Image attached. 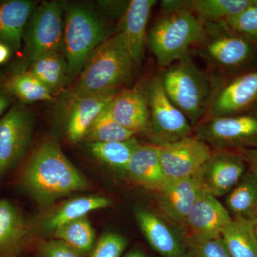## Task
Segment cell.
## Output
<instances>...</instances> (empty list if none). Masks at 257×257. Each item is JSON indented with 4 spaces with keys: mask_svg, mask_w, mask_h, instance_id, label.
<instances>
[{
    "mask_svg": "<svg viewBox=\"0 0 257 257\" xmlns=\"http://www.w3.org/2000/svg\"><path fill=\"white\" fill-rule=\"evenodd\" d=\"M21 183L44 207L88 187L87 179L53 140H46L35 149L24 167Z\"/></svg>",
    "mask_w": 257,
    "mask_h": 257,
    "instance_id": "1",
    "label": "cell"
},
{
    "mask_svg": "<svg viewBox=\"0 0 257 257\" xmlns=\"http://www.w3.org/2000/svg\"><path fill=\"white\" fill-rule=\"evenodd\" d=\"M192 52L216 79L234 77L257 67V43L234 31L225 21L204 23L202 40Z\"/></svg>",
    "mask_w": 257,
    "mask_h": 257,
    "instance_id": "2",
    "label": "cell"
},
{
    "mask_svg": "<svg viewBox=\"0 0 257 257\" xmlns=\"http://www.w3.org/2000/svg\"><path fill=\"white\" fill-rule=\"evenodd\" d=\"M135 64L124 35L119 31L93 51L69 91L86 94L119 92L131 79Z\"/></svg>",
    "mask_w": 257,
    "mask_h": 257,
    "instance_id": "3",
    "label": "cell"
},
{
    "mask_svg": "<svg viewBox=\"0 0 257 257\" xmlns=\"http://www.w3.org/2000/svg\"><path fill=\"white\" fill-rule=\"evenodd\" d=\"M192 54L162 68L159 75L166 94L194 128L207 115L216 80L197 67Z\"/></svg>",
    "mask_w": 257,
    "mask_h": 257,
    "instance_id": "4",
    "label": "cell"
},
{
    "mask_svg": "<svg viewBox=\"0 0 257 257\" xmlns=\"http://www.w3.org/2000/svg\"><path fill=\"white\" fill-rule=\"evenodd\" d=\"M204 32V23L189 10L164 13L147 33V45L165 68L192 52Z\"/></svg>",
    "mask_w": 257,
    "mask_h": 257,
    "instance_id": "5",
    "label": "cell"
},
{
    "mask_svg": "<svg viewBox=\"0 0 257 257\" xmlns=\"http://www.w3.org/2000/svg\"><path fill=\"white\" fill-rule=\"evenodd\" d=\"M111 36L109 28L91 10L80 6L66 10L62 52L69 81L79 75L93 51Z\"/></svg>",
    "mask_w": 257,
    "mask_h": 257,
    "instance_id": "6",
    "label": "cell"
},
{
    "mask_svg": "<svg viewBox=\"0 0 257 257\" xmlns=\"http://www.w3.org/2000/svg\"><path fill=\"white\" fill-rule=\"evenodd\" d=\"M141 86L150 111L147 136L150 144L163 146L192 136L194 127L166 94L159 74L147 79Z\"/></svg>",
    "mask_w": 257,
    "mask_h": 257,
    "instance_id": "7",
    "label": "cell"
},
{
    "mask_svg": "<svg viewBox=\"0 0 257 257\" xmlns=\"http://www.w3.org/2000/svg\"><path fill=\"white\" fill-rule=\"evenodd\" d=\"M193 136L212 150L239 152L257 147V104L246 110L211 118L194 128Z\"/></svg>",
    "mask_w": 257,
    "mask_h": 257,
    "instance_id": "8",
    "label": "cell"
},
{
    "mask_svg": "<svg viewBox=\"0 0 257 257\" xmlns=\"http://www.w3.org/2000/svg\"><path fill=\"white\" fill-rule=\"evenodd\" d=\"M34 128L33 113L20 101L0 119V178L25 156L31 145Z\"/></svg>",
    "mask_w": 257,
    "mask_h": 257,
    "instance_id": "9",
    "label": "cell"
},
{
    "mask_svg": "<svg viewBox=\"0 0 257 257\" xmlns=\"http://www.w3.org/2000/svg\"><path fill=\"white\" fill-rule=\"evenodd\" d=\"M64 29L62 7L58 2H43L35 8L23 35L29 60L49 52H62Z\"/></svg>",
    "mask_w": 257,
    "mask_h": 257,
    "instance_id": "10",
    "label": "cell"
},
{
    "mask_svg": "<svg viewBox=\"0 0 257 257\" xmlns=\"http://www.w3.org/2000/svg\"><path fill=\"white\" fill-rule=\"evenodd\" d=\"M215 80L210 105L203 120L236 114L257 104V67Z\"/></svg>",
    "mask_w": 257,
    "mask_h": 257,
    "instance_id": "11",
    "label": "cell"
},
{
    "mask_svg": "<svg viewBox=\"0 0 257 257\" xmlns=\"http://www.w3.org/2000/svg\"><path fill=\"white\" fill-rule=\"evenodd\" d=\"M118 92L86 94L67 91L61 102L59 112L63 119L69 141L77 143L84 140L88 128L96 116L105 109Z\"/></svg>",
    "mask_w": 257,
    "mask_h": 257,
    "instance_id": "12",
    "label": "cell"
},
{
    "mask_svg": "<svg viewBox=\"0 0 257 257\" xmlns=\"http://www.w3.org/2000/svg\"><path fill=\"white\" fill-rule=\"evenodd\" d=\"M157 147L167 181L189 178L197 175L212 152L209 145L193 135Z\"/></svg>",
    "mask_w": 257,
    "mask_h": 257,
    "instance_id": "13",
    "label": "cell"
},
{
    "mask_svg": "<svg viewBox=\"0 0 257 257\" xmlns=\"http://www.w3.org/2000/svg\"><path fill=\"white\" fill-rule=\"evenodd\" d=\"M246 165L239 152L212 150L197 174L202 189L216 198L229 194L246 172Z\"/></svg>",
    "mask_w": 257,
    "mask_h": 257,
    "instance_id": "14",
    "label": "cell"
},
{
    "mask_svg": "<svg viewBox=\"0 0 257 257\" xmlns=\"http://www.w3.org/2000/svg\"><path fill=\"white\" fill-rule=\"evenodd\" d=\"M232 220L229 211L217 198L202 189L186 217L184 229L191 237H219Z\"/></svg>",
    "mask_w": 257,
    "mask_h": 257,
    "instance_id": "15",
    "label": "cell"
},
{
    "mask_svg": "<svg viewBox=\"0 0 257 257\" xmlns=\"http://www.w3.org/2000/svg\"><path fill=\"white\" fill-rule=\"evenodd\" d=\"M202 189L197 175L189 178L167 181L157 191V204L162 214L183 228L186 217Z\"/></svg>",
    "mask_w": 257,
    "mask_h": 257,
    "instance_id": "16",
    "label": "cell"
},
{
    "mask_svg": "<svg viewBox=\"0 0 257 257\" xmlns=\"http://www.w3.org/2000/svg\"><path fill=\"white\" fill-rule=\"evenodd\" d=\"M106 109L116 123L135 135L148 133L150 111L141 85L120 90Z\"/></svg>",
    "mask_w": 257,
    "mask_h": 257,
    "instance_id": "17",
    "label": "cell"
},
{
    "mask_svg": "<svg viewBox=\"0 0 257 257\" xmlns=\"http://www.w3.org/2000/svg\"><path fill=\"white\" fill-rule=\"evenodd\" d=\"M156 0H132L121 18L119 31L122 32L135 64L141 62L147 45V27Z\"/></svg>",
    "mask_w": 257,
    "mask_h": 257,
    "instance_id": "18",
    "label": "cell"
},
{
    "mask_svg": "<svg viewBox=\"0 0 257 257\" xmlns=\"http://www.w3.org/2000/svg\"><path fill=\"white\" fill-rule=\"evenodd\" d=\"M135 216L144 236L154 250L164 257H185V244L160 217L137 208Z\"/></svg>",
    "mask_w": 257,
    "mask_h": 257,
    "instance_id": "19",
    "label": "cell"
},
{
    "mask_svg": "<svg viewBox=\"0 0 257 257\" xmlns=\"http://www.w3.org/2000/svg\"><path fill=\"white\" fill-rule=\"evenodd\" d=\"M125 174L135 183L157 192L167 183L158 147L152 144L137 147L128 162Z\"/></svg>",
    "mask_w": 257,
    "mask_h": 257,
    "instance_id": "20",
    "label": "cell"
},
{
    "mask_svg": "<svg viewBox=\"0 0 257 257\" xmlns=\"http://www.w3.org/2000/svg\"><path fill=\"white\" fill-rule=\"evenodd\" d=\"M29 234L30 227L22 211L8 199H0V257L16 256Z\"/></svg>",
    "mask_w": 257,
    "mask_h": 257,
    "instance_id": "21",
    "label": "cell"
},
{
    "mask_svg": "<svg viewBox=\"0 0 257 257\" xmlns=\"http://www.w3.org/2000/svg\"><path fill=\"white\" fill-rule=\"evenodd\" d=\"M35 3L29 0L0 1V42L11 50L21 48L24 32Z\"/></svg>",
    "mask_w": 257,
    "mask_h": 257,
    "instance_id": "22",
    "label": "cell"
},
{
    "mask_svg": "<svg viewBox=\"0 0 257 257\" xmlns=\"http://www.w3.org/2000/svg\"><path fill=\"white\" fill-rule=\"evenodd\" d=\"M55 95L69 82L68 66L63 52H49L32 61L28 69Z\"/></svg>",
    "mask_w": 257,
    "mask_h": 257,
    "instance_id": "23",
    "label": "cell"
},
{
    "mask_svg": "<svg viewBox=\"0 0 257 257\" xmlns=\"http://www.w3.org/2000/svg\"><path fill=\"white\" fill-rule=\"evenodd\" d=\"M226 208L234 219H256L257 177L251 171L245 172L239 182L228 194Z\"/></svg>",
    "mask_w": 257,
    "mask_h": 257,
    "instance_id": "24",
    "label": "cell"
},
{
    "mask_svg": "<svg viewBox=\"0 0 257 257\" xmlns=\"http://www.w3.org/2000/svg\"><path fill=\"white\" fill-rule=\"evenodd\" d=\"M256 219H233L221 239L231 257H257Z\"/></svg>",
    "mask_w": 257,
    "mask_h": 257,
    "instance_id": "25",
    "label": "cell"
},
{
    "mask_svg": "<svg viewBox=\"0 0 257 257\" xmlns=\"http://www.w3.org/2000/svg\"><path fill=\"white\" fill-rule=\"evenodd\" d=\"M111 200L99 196L78 197L72 199L47 216L43 221V228L54 231L62 225L87 216L91 211L109 207Z\"/></svg>",
    "mask_w": 257,
    "mask_h": 257,
    "instance_id": "26",
    "label": "cell"
},
{
    "mask_svg": "<svg viewBox=\"0 0 257 257\" xmlns=\"http://www.w3.org/2000/svg\"><path fill=\"white\" fill-rule=\"evenodd\" d=\"M3 83L5 89L23 104L55 99L50 89L28 70L17 71L3 79Z\"/></svg>",
    "mask_w": 257,
    "mask_h": 257,
    "instance_id": "27",
    "label": "cell"
},
{
    "mask_svg": "<svg viewBox=\"0 0 257 257\" xmlns=\"http://www.w3.org/2000/svg\"><path fill=\"white\" fill-rule=\"evenodd\" d=\"M252 0H186V8L202 23H217L239 15Z\"/></svg>",
    "mask_w": 257,
    "mask_h": 257,
    "instance_id": "28",
    "label": "cell"
},
{
    "mask_svg": "<svg viewBox=\"0 0 257 257\" xmlns=\"http://www.w3.org/2000/svg\"><path fill=\"white\" fill-rule=\"evenodd\" d=\"M140 145L137 139L124 142L106 143H88L93 157L103 165L125 174L133 152Z\"/></svg>",
    "mask_w": 257,
    "mask_h": 257,
    "instance_id": "29",
    "label": "cell"
},
{
    "mask_svg": "<svg viewBox=\"0 0 257 257\" xmlns=\"http://www.w3.org/2000/svg\"><path fill=\"white\" fill-rule=\"evenodd\" d=\"M53 232L56 239L67 243L82 256L93 249L95 234L87 216L62 225Z\"/></svg>",
    "mask_w": 257,
    "mask_h": 257,
    "instance_id": "30",
    "label": "cell"
},
{
    "mask_svg": "<svg viewBox=\"0 0 257 257\" xmlns=\"http://www.w3.org/2000/svg\"><path fill=\"white\" fill-rule=\"evenodd\" d=\"M106 107L88 128L84 140L88 143H106L127 141L135 138L133 132L123 127L109 116Z\"/></svg>",
    "mask_w": 257,
    "mask_h": 257,
    "instance_id": "31",
    "label": "cell"
},
{
    "mask_svg": "<svg viewBox=\"0 0 257 257\" xmlns=\"http://www.w3.org/2000/svg\"><path fill=\"white\" fill-rule=\"evenodd\" d=\"M185 257H231L223 243L221 236L199 239L186 236Z\"/></svg>",
    "mask_w": 257,
    "mask_h": 257,
    "instance_id": "32",
    "label": "cell"
},
{
    "mask_svg": "<svg viewBox=\"0 0 257 257\" xmlns=\"http://www.w3.org/2000/svg\"><path fill=\"white\" fill-rule=\"evenodd\" d=\"M225 22L234 31L257 43V5L253 0L241 13Z\"/></svg>",
    "mask_w": 257,
    "mask_h": 257,
    "instance_id": "33",
    "label": "cell"
},
{
    "mask_svg": "<svg viewBox=\"0 0 257 257\" xmlns=\"http://www.w3.org/2000/svg\"><path fill=\"white\" fill-rule=\"evenodd\" d=\"M126 244V240L121 235L106 233L97 241L90 257H120Z\"/></svg>",
    "mask_w": 257,
    "mask_h": 257,
    "instance_id": "34",
    "label": "cell"
},
{
    "mask_svg": "<svg viewBox=\"0 0 257 257\" xmlns=\"http://www.w3.org/2000/svg\"><path fill=\"white\" fill-rule=\"evenodd\" d=\"M42 257H83L82 255L58 239L45 243L41 250Z\"/></svg>",
    "mask_w": 257,
    "mask_h": 257,
    "instance_id": "35",
    "label": "cell"
},
{
    "mask_svg": "<svg viewBox=\"0 0 257 257\" xmlns=\"http://www.w3.org/2000/svg\"><path fill=\"white\" fill-rule=\"evenodd\" d=\"M237 152L242 157L243 160L249 167V170L257 177V147Z\"/></svg>",
    "mask_w": 257,
    "mask_h": 257,
    "instance_id": "36",
    "label": "cell"
},
{
    "mask_svg": "<svg viewBox=\"0 0 257 257\" xmlns=\"http://www.w3.org/2000/svg\"><path fill=\"white\" fill-rule=\"evenodd\" d=\"M14 98V96L5 89L3 81H0V116L11 105Z\"/></svg>",
    "mask_w": 257,
    "mask_h": 257,
    "instance_id": "37",
    "label": "cell"
},
{
    "mask_svg": "<svg viewBox=\"0 0 257 257\" xmlns=\"http://www.w3.org/2000/svg\"><path fill=\"white\" fill-rule=\"evenodd\" d=\"M11 50L8 45L0 42V64H4L9 60Z\"/></svg>",
    "mask_w": 257,
    "mask_h": 257,
    "instance_id": "38",
    "label": "cell"
},
{
    "mask_svg": "<svg viewBox=\"0 0 257 257\" xmlns=\"http://www.w3.org/2000/svg\"><path fill=\"white\" fill-rule=\"evenodd\" d=\"M124 257H147V256L140 250L135 249L126 253Z\"/></svg>",
    "mask_w": 257,
    "mask_h": 257,
    "instance_id": "39",
    "label": "cell"
},
{
    "mask_svg": "<svg viewBox=\"0 0 257 257\" xmlns=\"http://www.w3.org/2000/svg\"><path fill=\"white\" fill-rule=\"evenodd\" d=\"M255 229H256V234L257 236V212H256V228H255Z\"/></svg>",
    "mask_w": 257,
    "mask_h": 257,
    "instance_id": "40",
    "label": "cell"
},
{
    "mask_svg": "<svg viewBox=\"0 0 257 257\" xmlns=\"http://www.w3.org/2000/svg\"><path fill=\"white\" fill-rule=\"evenodd\" d=\"M253 3H255V4L257 5V0H253Z\"/></svg>",
    "mask_w": 257,
    "mask_h": 257,
    "instance_id": "41",
    "label": "cell"
}]
</instances>
